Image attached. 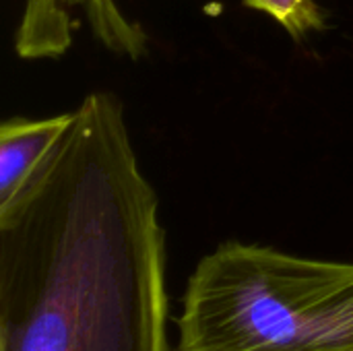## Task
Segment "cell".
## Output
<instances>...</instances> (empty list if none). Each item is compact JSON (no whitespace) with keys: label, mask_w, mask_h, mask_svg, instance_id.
<instances>
[{"label":"cell","mask_w":353,"mask_h":351,"mask_svg":"<svg viewBox=\"0 0 353 351\" xmlns=\"http://www.w3.org/2000/svg\"><path fill=\"white\" fill-rule=\"evenodd\" d=\"M165 230L122 101L89 93L0 207V351H170Z\"/></svg>","instance_id":"cell-1"},{"label":"cell","mask_w":353,"mask_h":351,"mask_svg":"<svg viewBox=\"0 0 353 351\" xmlns=\"http://www.w3.org/2000/svg\"><path fill=\"white\" fill-rule=\"evenodd\" d=\"M83 4L95 37L114 54L141 58L147 52V35L130 21L116 0H25L17 27L14 50L25 60L60 58L72 43V6Z\"/></svg>","instance_id":"cell-3"},{"label":"cell","mask_w":353,"mask_h":351,"mask_svg":"<svg viewBox=\"0 0 353 351\" xmlns=\"http://www.w3.org/2000/svg\"><path fill=\"white\" fill-rule=\"evenodd\" d=\"M176 351H353V263L228 240L190 273Z\"/></svg>","instance_id":"cell-2"},{"label":"cell","mask_w":353,"mask_h":351,"mask_svg":"<svg viewBox=\"0 0 353 351\" xmlns=\"http://www.w3.org/2000/svg\"><path fill=\"white\" fill-rule=\"evenodd\" d=\"M72 112L50 118H6L0 126V207L12 201L56 149Z\"/></svg>","instance_id":"cell-4"},{"label":"cell","mask_w":353,"mask_h":351,"mask_svg":"<svg viewBox=\"0 0 353 351\" xmlns=\"http://www.w3.org/2000/svg\"><path fill=\"white\" fill-rule=\"evenodd\" d=\"M244 4L269 14L294 39H304L327 27L319 0H244Z\"/></svg>","instance_id":"cell-5"}]
</instances>
